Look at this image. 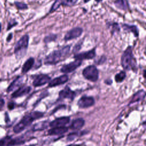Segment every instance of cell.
<instances>
[{
    "mask_svg": "<svg viewBox=\"0 0 146 146\" xmlns=\"http://www.w3.org/2000/svg\"><path fill=\"white\" fill-rule=\"evenodd\" d=\"M23 81V76H18L14 81L10 84V86L8 87L7 89V91L8 92H11V91H13L15 89H17V88L19 87Z\"/></svg>",
    "mask_w": 146,
    "mask_h": 146,
    "instance_id": "obj_17",
    "label": "cell"
},
{
    "mask_svg": "<svg viewBox=\"0 0 146 146\" xmlns=\"http://www.w3.org/2000/svg\"><path fill=\"white\" fill-rule=\"evenodd\" d=\"M17 23L16 22H10L8 24V26H7V30H9L11 28H12V27H13L14 26H15V25H17Z\"/></svg>",
    "mask_w": 146,
    "mask_h": 146,
    "instance_id": "obj_33",
    "label": "cell"
},
{
    "mask_svg": "<svg viewBox=\"0 0 146 146\" xmlns=\"http://www.w3.org/2000/svg\"><path fill=\"white\" fill-rule=\"evenodd\" d=\"M121 64L125 70H130L136 68V62L131 46L128 47L123 52L121 57Z\"/></svg>",
    "mask_w": 146,
    "mask_h": 146,
    "instance_id": "obj_3",
    "label": "cell"
},
{
    "mask_svg": "<svg viewBox=\"0 0 146 146\" xmlns=\"http://www.w3.org/2000/svg\"><path fill=\"white\" fill-rule=\"evenodd\" d=\"M0 30H1V24H0Z\"/></svg>",
    "mask_w": 146,
    "mask_h": 146,
    "instance_id": "obj_40",
    "label": "cell"
},
{
    "mask_svg": "<svg viewBox=\"0 0 146 146\" xmlns=\"http://www.w3.org/2000/svg\"><path fill=\"white\" fill-rule=\"evenodd\" d=\"M56 38H57L56 35H55V34H50V35L46 36L44 38V41L46 43H48V42L55 40L56 39Z\"/></svg>",
    "mask_w": 146,
    "mask_h": 146,
    "instance_id": "obj_26",
    "label": "cell"
},
{
    "mask_svg": "<svg viewBox=\"0 0 146 146\" xmlns=\"http://www.w3.org/2000/svg\"><path fill=\"white\" fill-rule=\"evenodd\" d=\"M78 132H73V133H70L67 137V141H72L74 140L78 136Z\"/></svg>",
    "mask_w": 146,
    "mask_h": 146,
    "instance_id": "obj_29",
    "label": "cell"
},
{
    "mask_svg": "<svg viewBox=\"0 0 146 146\" xmlns=\"http://www.w3.org/2000/svg\"><path fill=\"white\" fill-rule=\"evenodd\" d=\"M10 139H11V137L9 136H6V137L0 140V146L7 145V144Z\"/></svg>",
    "mask_w": 146,
    "mask_h": 146,
    "instance_id": "obj_27",
    "label": "cell"
},
{
    "mask_svg": "<svg viewBox=\"0 0 146 146\" xmlns=\"http://www.w3.org/2000/svg\"><path fill=\"white\" fill-rule=\"evenodd\" d=\"M78 0H56L52 5L50 13L55 11L61 5L63 6H72L75 5Z\"/></svg>",
    "mask_w": 146,
    "mask_h": 146,
    "instance_id": "obj_9",
    "label": "cell"
},
{
    "mask_svg": "<svg viewBox=\"0 0 146 146\" xmlns=\"http://www.w3.org/2000/svg\"><path fill=\"white\" fill-rule=\"evenodd\" d=\"M90 0H84V2H88V1H90Z\"/></svg>",
    "mask_w": 146,
    "mask_h": 146,
    "instance_id": "obj_38",
    "label": "cell"
},
{
    "mask_svg": "<svg viewBox=\"0 0 146 146\" xmlns=\"http://www.w3.org/2000/svg\"><path fill=\"white\" fill-rule=\"evenodd\" d=\"M108 27L111 28V33H114L116 31H119L120 30V28L119 25L117 23H108Z\"/></svg>",
    "mask_w": 146,
    "mask_h": 146,
    "instance_id": "obj_25",
    "label": "cell"
},
{
    "mask_svg": "<svg viewBox=\"0 0 146 146\" xmlns=\"http://www.w3.org/2000/svg\"><path fill=\"white\" fill-rule=\"evenodd\" d=\"M31 91V87L28 86H22L19 87L17 90H15L11 95V97L13 98H19L25 95H27Z\"/></svg>",
    "mask_w": 146,
    "mask_h": 146,
    "instance_id": "obj_15",
    "label": "cell"
},
{
    "mask_svg": "<svg viewBox=\"0 0 146 146\" xmlns=\"http://www.w3.org/2000/svg\"><path fill=\"white\" fill-rule=\"evenodd\" d=\"M16 6L17 7L18 9L23 10V9H26L27 8V6L26 4L22 3V2H16L15 3Z\"/></svg>",
    "mask_w": 146,
    "mask_h": 146,
    "instance_id": "obj_28",
    "label": "cell"
},
{
    "mask_svg": "<svg viewBox=\"0 0 146 146\" xmlns=\"http://www.w3.org/2000/svg\"><path fill=\"white\" fill-rule=\"evenodd\" d=\"M68 131V128L66 127H52L48 131V135H60L66 133Z\"/></svg>",
    "mask_w": 146,
    "mask_h": 146,
    "instance_id": "obj_16",
    "label": "cell"
},
{
    "mask_svg": "<svg viewBox=\"0 0 146 146\" xmlns=\"http://www.w3.org/2000/svg\"><path fill=\"white\" fill-rule=\"evenodd\" d=\"M27 146H35V145H27Z\"/></svg>",
    "mask_w": 146,
    "mask_h": 146,
    "instance_id": "obj_39",
    "label": "cell"
},
{
    "mask_svg": "<svg viewBox=\"0 0 146 146\" xmlns=\"http://www.w3.org/2000/svg\"><path fill=\"white\" fill-rule=\"evenodd\" d=\"M70 46L67 45L60 49L54 50L50 52L44 59L45 64H56L60 60H63L69 53Z\"/></svg>",
    "mask_w": 146,
    "mask_h": 146,
    "instance_id": "obj_2",
    "label": "cell"
},
{
    "mask_svg": "<svg viewBox=\"0 0 146 146\" xmlns=\"http://www.w3.org/2000/svg\"><path fill=\"white\" fill-rule=\"evenodd\" d=\"M80 47H81V44H80V43L76 44L73 48V52H76L77 51H78L80 49Z\"/></svg>",
    "mask_w": 146,
    "mask_h": 146,
    "instance_id": "obj_30",
    "label": "cell"
},
{
    "mask_svg": "<svg viewBox=\"0 0 146 146\" xmlns=\"http://www.w3.org/2000/svg\"><path fill=\"white\" fill-rule=\"evenodd\" d=\"M4 104H5L4 100L2 99H0V110H1L2 108V107L4 106Z\"/></svg>",
    "mask_w": 146,
    "mask_h": 146,
    "instance_id": "obj_34",
    "label": "cell"
},
{
    "mask_svg": "<svg viewBox=\"0 0 146 146\" xmlns=\"http://www.w3.org/2000/svg\"><path fill=\"white\" fill-rule=\"evenodd\" d=\"M76 94L74 91L71 90L70 87H66L63 90H61L59 92V100H62L63 99H69L71 100H74Z\"/></svg>",
    "mask_w": 146,
    "mask_h": 146,
    "instance_id": "obj_10",
    "label": "cell"
},
{
    "mask_svg": "<svg viewBox=\"0 0 146 146\" xmlns=\"http://www.w3.org/2000/svg\"><path fill=\"white\" fill-rule=\"evenodd\" d=\"M96 2H100V1H102V0H95Z\"/></svg>",
    "mask_w": 146,
    "mask_h": 146,
    "instance_id": "obj_37",
    "label": "cell"
},
{
    "mask_svg": "<svg viewBox=\"0 0 146 146\" xmlns=\"http://www.w3.org/2000/svg\"><path fill=\"white\" fill-rule=\"evenodd\" d=\"M29 40V36L25 35L16 43L14 48V53L17 58H21L25 55L28 47Z\"/></svg>",
    "mask_w": 146,
    "mask_h": 146,
    "instance_id": "obj_4",
    "label": "cell"
},
{
    "mask_svg": "<svg viewBox=\"0 0 146 146\" xmlns=\"http://www.w3.org/2000/svg\"><path fill=\"white\" fill-rule=\"evenodd\" d=\"M68 80V76L66 74L62 75L59 77L54 78L48 82V87H53L66 83Z\"/></svg>",
    "mask_w": 146,
    "mask_h": 146,
    "instance_id": "obj_13",
    "label": "cell"
},
{
    "mask_svg": "<svg viewBox=\"0 0 146 146\" xmlns=\"http://www.w3.org/2000/svg\"><path fill=\"white\" fill-rule=\"evenodd\" d=\"M44 113L39 111H34L25 115L19 122L14 127L13 131L15 133H18L24 130L27 127L30 125L35 120L39 119L43 117Z\"/></svg>",
    "mask_w": 146,
    "mask_h": 146,
    "instance_id": "obj_1",
    "label": "cell"
},
{
    "mask_svg": "<svg viewBox=\"0 0 146 146\" xmlns=\"http://www.w3.org/2000/svg\"><path fill=\"white\" fill-rule=\"evenodd\" d=\"M95 104V100L93 97L83 96L78 101V106L80 108H86L92 106Z\"/></svg>",
    "mask_w": 146,
    "mask_h": 146,
    "instance_id": "obj_7",
    "label": "cell"
},
{
    "mask_svg": "<svg viewBox=\"0 0 146 146\" xmlns=\"http://www.w3.org/2000/svg\"><path fill=\"white\" fill-rule=\"evenodd\" d=\"M83 32V29L80 27H75L69 30L64 35L65 40H70L75 39L81 35Z\"/></svg>",
    "mask_w": 146,
    "mask_h": 146,
    "instance_id": "obj_11",
    "label": "cell"
},
{
    "mask_svg": "<svg viewBox=\"0 0 146 146\" xmlns=\"http://www.w3.org/2000/svg\"><path fill=\"white\" fill-rule=\"evenodd\" d=\"M106 57L104 56H102V57L100 58V59H99V60H98V64H103V63L106 61Z\"/></svg>",
    "mask_w": 146,
    "mask_h": 146,
    "instance_id": "obj_31",
    "label": "cell"
},
{
    "mask_svg": "<svg viewBox=\"0 0 146 146\" xmlns=\"http://www.w3.org/2000/svg\"><path fill=\"white\" fill-rule=\"evenodd\" d=\"M82 63V60L75 59L74 61L71 62L68 64L63 65L60 68V71L63 73H70L75 71L79 67Z\"/></svg>",
    "mask_w": 146,
    "mask_h": 146,
    "instance_id": "obj_6",
    "label": "cell"
},
{
    "mask_svg": "<svg viewBox=\"0 0 146 146\" xmlns=\"http://www.w3.org/2000/svg\"><path fill=\"white\" fill-rule=\"evenodd\" d=\"M48 126H49L48 123L47 121H43L34 124L32 128V130L34 131H43L46 129Z\"/></svg>",
    "mask_w": 146,
    "mask_h": 146,
    "instance_id": "obj_21",
    "label": "cell"
},
{
    "mask_svg": "<svg viewBox=\"0 0 146 146\" xmlns=\"http://www.w3.org/2000/svg\"><path fill=\"white\" fill-rule=\"evenodd\" d=\"M114 4L117 8L121 10H127L129 7L127 0H115Z\"/></svg>",
    "mask_w": 146,
    "mask_h": 146,
    "instance_id": "obj_23",
    "label": "cell"
},
{
    "mask_svg": "<svg viewBox=\"0 0 146 146\" xmlns=\"http://www.w3.org/2000/svg\"><path fill=\"white\" fill-rule=\"evenodd\" d=\"M83 76L88 80L95 82L99 78V71L94 65H90L84 68L82 72Z\"/></svg>",
    "mask_w": 146,
    "mask_h": 146,
    "instance_id": "obj_5",
    "label": "cell"
},
{
    "mask_svg": "<svg viewBox=\"0 0 146 146\" xmlns=\"http://www.w3.org/2000/svg\"><path fill=\"white\" fill-rule=\"evenodd\" d=\"M123 29L127 31H131L133 33L134 35L136 37H137L139 35V30L137 27L135 25H129L127 24H123Z\"/></svg>",
    "mask_w": 146,
    "mask_h": 146,
    "instance_id": "obj_22",
    "label": "cell"
},
{
    "mask_svg": "<svg viewBox=\"0 0 146 146\" xmlns=\"http://www.w3.org/2000/svg\"><path fill=\"white\" fill-rule=\"evenodd\" d=\"M126 77V74L125 71H121L120 72L116 74L115 76V80L117 83L122 82Z\"/></svg>",
    "mask_w": 146,
    "mask_h": 146,
    "instance_id": "obj_24",
    "label": "cell"
},
{
    "mask_svg": "<svg viewBox=\"0 0 146 146\" xmlns=\"http://www.w3.org/2000/svg\"><path fill=\"white\" fill-rule=\"evenodd\" d=\"M112 80H111V79H110V80H105L104 81V83H106L107 84H108V85H110L111 83H112Z\"/></svg>",
    "mask_w": 146,
    "mask_h": 146,
    "instance_id": "obj_35",
    "label": "cell"
},
{
    "mask_svg": "<svg viewBox=\"0 0 146 146\" xmlns=\"http://www.w3.org/2000/svg\"><path fill=\"white\" fill-rule=\"evenodd\" d=\"M11 38H12V34H10L8 35V37H7V40L8 42H9Z\"/></svg>",
    "mask_w": 146,
    "mask_h": 146,
    "instance_id": "obj_36",
    "label": "cell"
},
{
    "mask_svg": "<svg viewBox=\"0 0 146 146\" xmlns=\"http://www.w3.org/2000/svg\"><path fill=\"white\" fill-rule=\"evenodd\" d=\"M145 96V92L144 90H141L138 91L132 97L131 100L129 102V104L143 100L144 99Z\"/></svg>",
    "mask_w": 146,
    "mask_h": 146,
    "instance_id": "obj_18",
    "label": "cell"
},
{
    "mask_svg": "<svg viewBox=\"0 0 146 146\" xmlns=\"http://www.w3.org/2000/svg\"><path fill=\"white\" fill-rule=\"evenodd\" d=\"M96 55L95 53V49L94 48L92 50H91L88 51L83 52L82 53H79L78 54H76L74 55V58L75 59L78 60H84V59H91L94 58Z\"/></svg>",
    "mask_w": 146,
    "mask_h": 146,
    "instance_id": "obj_14",
    "label": "cell"
},
{
    "mask_svg": "<svg viewBox=\"0 0 146 146\" xmlns=\"http://www.w3.org/2000/svg\"><path fill=\"white\" fill-rule=\"evenodd\" d=\"M7 107L10 110H13L14 108V103L13 102H9L7 104Z\"/></svg>",
    "mask_w": 146,
    "mask_h": 146,
    "instance_id": "obj_32",
    "label": "cell"
},
{
    "mask_svg": "<svg viewBox=\"0 0 146 146\" xmlns=\"http://www.w3.org/2000/svg\"><path fill=\"white\" fill-rule=\"evenodd\" d=\"M34 64V59L32 57L29 58L23 64L22 68V72L25 74L33 66Z\"/></svg>",
    "mask_w": 146,
    "mask_h": 146,
    "instance_id": "obj_20",
    "label": "cell"
},
{
    "mask_svg": "<svg viewBox=\"0 0 146 146\" xmlns=\"http://www.w3.org/2000/svg\"><path fill=\"white\" fill-rule=\"evenodd\" d=\"M51 78L46 74H40L36 75L33 80V84L34 87H39L48 83Z\"/></svg>",
    "mask_w": 146,
    "mask_h": 146,
    "instance_id": "obj_8",
    "label": "cell"
},
{
    "mask_svg": "<svg viewBox=\"0 0 146 146\" xmlns=\"http://www.w3.org/2000/svg\"><path fill=\"white\" fill-rule=\"evenodd\" d=\"M85 121L82 118H78L74 120L70 126V128L72 130H79L84 125Z\"/></svg>",
    "mask_w": 146,
    "mask_h": 146,
    "instance_id": "obj_19",
    "label": "cell"
},
{
    "mask_svg": "<svg viewBox=\"0 0 146 146\" xmlns=\"http://www.w3.org/2000/svg\"><path fill=\"white\" fill-rule=\"evenodd\" d=\"M70 120V117L69 116H63L59 118H56L49 123V126L51 127H63L67 124Z\"/></svg>",
    "mask_w": 146,
    "mask_h": 146,
    "instance_id": "obj_12",
    "label": "cell"
}]
</instances>
